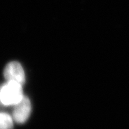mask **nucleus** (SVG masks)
<instances>
[{"label":"nucleus","mask_w":129,"mask_h":129,"mask_svg":"<svg viewBox=\"0 0 129 129\" xmlns=\"http://www.w3.org/2000/svg\"><path fill=\"white\" fill-rule=\"evenodd\" d=\"M21 84L9 81L0 88V102L6 106L16 105L23 98V88Z\"/></svg>","instance_id":"nucleus-1"},{"label":"nucleus","mask_w":129,"mask_h":129,"mask_svg":"<svg viewBox=\"0 0 129 129\" xmlns=\"http://www.w3.org/2000/svg\"><path fill=\"white\" fill-rule=\"evenodd\" d=\"M32 106L29 99L23 97L20 102L14 105L13 118L17 124H23L28 120L31 112Z\"/></svg>","instance_id":"nucleus-2"},{"label":"nucleus","mask_w":129,"mask_h":129,"mask_svg":"<svg viewBox=\"0 0 129 129\" xmlns=\"http://www.w3.org/2000/svg\"><path fill=\"white\" fill-rule=\"evenodd\" d=\"M13 127V118L9 114L0 113V129H12Z\"/></svg>","instance_id":"nucleus-4"},{"label":"nucleus","mask_w":129,"mask_h":129,"mask_svg":"<svg viewBox=\"0 0 129 129\" xmlns=\"http://www.w3.org/2000/svg\"><path fill=\"white\" fill-rule=\"evenodd\" d=\"M4 77L6 80L14 81L23 85L25 83V74L22 65L17 62L8 63L4 70Z\"/></svg>","instance_id":"nucleus-3"}]
</instances>
